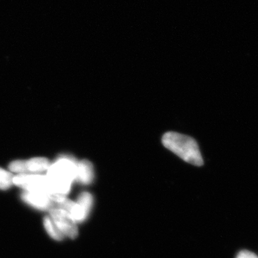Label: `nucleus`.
Listing matches in <instances>:
<instances>
[{
    "label": "nucleus",
    "mask_w": 258,
    "mask_h": 258,
    "mask_svg": "<svg viewBox=\"0 0 258 258\" xmlns=\"http://www.w3.org/2000/svg\"><path fill=\"white\" fill-rule=\"evenodd\" d=\"M78 161L70 156L59 157L47 170L48 179L52 195L66 196L71 191V185L76 181Z\"/></svg>",
    "instance_id": "f257e3e1"
},
{
    "label": "nucleus",
    "mask_w": 258,
    "mask_h": 258,
    "mask_svg": "<svg viewBox=\"0 0 258 258\" xmlns=\"http://www.w3.org/2000/svg\"><path fill=\"white\" fill-rule=\"evenodd\" d=\"M162 144L186 162L195 166L203 165L204 161L200 148L191 137L176 132H167L163 136Z\"/></svg>",
    "instance_id": "f03ea898"
},
{
    "label": "nucleus",
    "mask_w": 258,
    "mask_h": 258,
    "mask_svg": "<svg viewBox=\"0 0 258 258\" xmlns=\"http://www.w3.org/2000/svg\"><path fill=\"white\" fill-rule=\"evenodd\" d=\"M13 184L23 188L25 191L44 194L52 196L50 183L46 175L35 174H22L14 176Z\"/></svg>",
    "instance_id": "7ed1b4c3"
},
{
    "label": "nucleus",
    "mask_w": 258,
    "mask_h": 258,
    "mask_svg": "<svg viewBox=\"0 0 258 258\" xmlns=\"http://www.w3.org/2000/svg\"><path fill=\"white\" fill-rule=\"evenodd\" d=\"M50 214L51 219L62 235L71 239L77 237L79 230L76 222L67 212L62 209L53 208L50 210Z\"/></svg>",
    "instance_id": "20e7f679"
},
{
    "label": "nucleus",
    "mask_w": 258,
    "mask_h": 258,
    "mask_svg": "<svg viewBox=\"0 0 258 258\" xmlns=\"http://www.w3.org/2000/svg\"><path fill=\"white\" fill-rule=\"evenodd\" d=\"M22 198L25 203L38 210H47L54 208L55 204L52 201V197L44 194L25 191Z\"/></svg>",
    "instance_id": "39448f33"
},
{
    "label": "nucleus",
    "mask_w": 258,
    "mask_h": 258,
    "mask_svg": "<svg viewBox=\"0 0 258 258\" xmlns=\"http://www.w3.org/2000/svg\"><path fill=\"white\" fill-rule=\"evenodd\" d=\"M94 179V170L92 164L88 160L78 162L77 174L76 181L81 184L88 185L91 184Z\"/></svg>",
    "instance_id": "423d86ee"
},
{
    "label": "nucleus",
    "mask_w": 258,
    "mask_h": 258,
    "mask_svg": "<svg viewBox=\"0 0 258 258\" xmlns=\"http://www.w3.org/2000/svg\"><path fill=\"white\" fill-rule=\"evenodd\" d=\"M50 165V161L46 158H32L30 160L23 161L24 174H35L47 171Z\"/></svg>",
    "instance_id": "0eeeda50"
},
{
    "label": "nucleus",
    "mask_w": 258,
    "mask_h": 258,
    "mask_svg": "<svg viewBox=\"0 0 258 258\" xmlns=\"http://www.w3.org/2000/svg\"><path fill=\"white\" fill-rule=\"evenodd\" d=\"M44 226L47 233L52 238L55 240H62L63 239L64 235L62 232L57 229L55 223L52 221L50 217H46L44 219Z\"/></svg>",
    "instance_id": "6e6552de"
},
{
    "label": "nucleus",
    "mask_w": 258,
    "mask_h": 258,
    "mask_svg": "<svg viewBox=\"0 0 258 258\" xmlns=\"http://www.w3.org/2000/svg\"><path fill=\"white\" fill-rule=\"evenodd\" d=\"M77 203L82 209L83 212L88 217L93 207V198L92 195L88 192L81 193L79 199H78Z\"/></svg>",
    "instance_id": "1a4fd4ad"
},
{
    "label": "nucleus",
    "mask_w": 258,
    "mask_h": 258,
    "mask_svg": "<svg viewBox=\"0 0 258 258\" xmlns=\"http://www.w3.org/2000/svg\"><path fill=\"white\" fill-rule=\"evenodd\" d=\"M14 176L5 169L0 168V189H8L13 184Z\"/></svg>",
    "instance_id": "9d476101"
},
{
    "label": "nucleus",
    "mask_w": 258,
    "mask_h": 258,
    "mask_svg": "<svg viewBox=\"0 0 258 258\" xmlns=\"http://www.w3.org/2000/svg\"><path fill=\"white\" fill-rule=\"evenodd\" d=\"M236 258H258V256L250 251L242 250L237 254Z\"/></svg>",
    "instance_id": "9b49d317"
}]
</instances>
